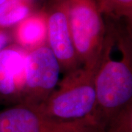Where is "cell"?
<instances>
[{"label":"cell","mask_w":132,"mask_h":132,"mask_svg":"<svg viewBox=\"0 0 132 132\" xmlns=\"http://www.w3.org/2000/svg\"><path fill=\"white\" fill-rule=\"evenodd\" d=\"M94 85L96 104L91 118L104 132L114 118L131 109L132 71L126 49H123L120 58H112L104 40L95 66Z\"/></svg>","instance_id":"6da1fadb"},{"label":"cell","mask_w":132,"mask_h":132,"mask_svg":"<svg viewBox=\"0 0 132 132\" xmlns=\"http://www.w3.org/2000/svg\"><path fill=\"white\" fill-rule=\"evenodd\" d=\"M47 32V19L42 15L27 17L21 21L17 29L19 42L26 47L40 44Z\"/></svg>","instance_id":"ba28073f"},{"label":"cell","mask_w":132,"mask_h":132,"mask_svg":"<svg viewBox=\"0 0 132 132\" xmlns=\"http://www.w3.org/2000/svg\"><path fill=\"white\" fill-rule=\"evenodd\" d=\"M9 40L8 35L6 34V32L0 30V51L3 50L7 44Z\"/></svg>","instance_id":"8fae6325"},{"label":"cell","mask_w":132,"mask_h":132,"mask_svg":"<svg viewBox=\"0 0 132 132\" xmlns=\"http://www.w3.org/2000/svg\"><path fill=\"white\" fill-rule=\"evenodd\" d=\"M29 8L24 0H7L0 5V27H9L27 17Z\"/></svg>","instance_id":"9c48e42d"},{"label":"cell","mask_w":132,"mask_h":132,"mask_svg":"<svg viewBox=\"0 0 132 132\" xmlns=\"http://www.w3.org/2000/svg\"><path fill=\"white\" fill-rule=\"evenodd\" d=\"M95 66L73 73L57 93L50 95L41 105L33 109L44 115L60 120L91 118L96 104Z\"/></svg>","instance_id":"7a4b0ae2"},{"label":"cell","mask_w":132,"mask_h":132,"mask_svg":"<svg viewBox=\"0 0 132 132\" xmlns=\"http://www.w3.org/2000/svg\"><path fill=\"white\" fill-rule=\"evenodd\" d=\"M66 10L77 58L93 68L98 62L104 40L101 13L94 0H60Z\"/></svg>","instance_id":"3957f363"},{"label":"cell","mask_w":132,"mask_h":132,"mask_svg":"<svg viewBox=\"0 0 132 132\" xmlns=\"http://www.w3.org/2000/svg\"><path fill=\"white\" fill-rule=\"evenodd\" d=\"M0 132H101L91 118L60 120L18 105L0 111Z\"/></svg>","instance_id":"277c9868"},{"label":"cell","mask_w":132,"mask_h":132,"mask_svg":"<svg viewBox=\"0 0 132 132\" xmlns=\"http://www.w3.org/2000/svg\"><path fill=\"white\" fill-rule=\"evenodd\" d=\"M7 0H0V5H2V4H3L5 2H6Z\"/></svg>","instance_id":"7c38bea8"},{"label":"cell","mask_w":132,"mask_h":132,"mask_svg":"<svg viewBox=\"0 0 132 132\" xmlns=\"http://www.w3.org/2000/svg\"><path fill=\"white\" fill-rule=\"evenodd\" d=\"M99 13L113 17H131L132 0H98Z\"/></svg>","instance_id":"30bf717a"},{"label":"cell","mask_w":132,"mask_h":132,"mask_svg":"<svg viewBox=\"0 0 132 132\" xmlns=\"http://www.w3.org/2000/svg\"><path fill=\"white\" fill-rule=\"evenodd\" d=\"M24 54L16 48L0 51V99L21 93L24 85Z\"/></svg>","instance_id":"52a82bcc"},{"label":"cell","mask_w":132,"mask_h":132,"mask_svg":"<svg viewBox=\"0 0 132 132\" xmlns=\"http://www.w3.org/2000/svg\"><path fill=\"white\" fill-rule=\"evenodd\" d=\"M60 65L48 46L36 48L25 57L24 85L21 93L25 96L22 105L36 108L49 97L57 85Z\"/></svg>","instance_id":"5b68a950"},{"label":"cell","mask_w":132,"mask_h":132,"mask_svg":"<svg viewBox=\"0 0 132 132\" xmlns=\"http://www.w3.org/2000/svg\"><path fill=\"white\" fill-rule=\"evenodd\" d=\"M47 32L50 48L63 68L71 69L76 62V53L71 38L66 10L59 5L51 12L47 20Z\"/></svg>","instance_id":"8992f818"}]
</instances>
